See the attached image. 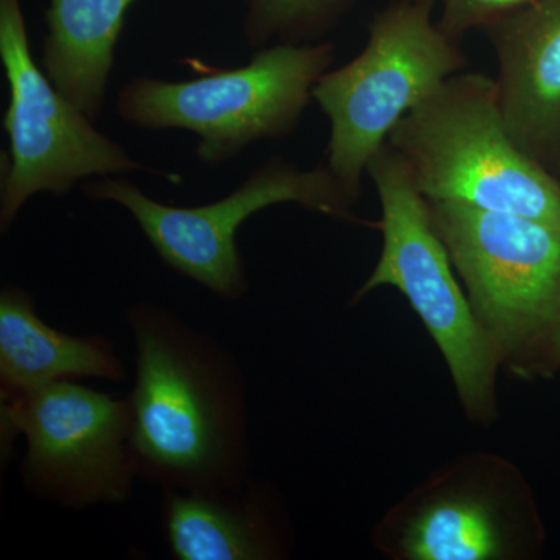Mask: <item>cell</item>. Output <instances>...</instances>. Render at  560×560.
I'll list each match as a JSON object with an SVG mask.
<instances>
[{"instance_id": "obj_7", "label": "cell", "mask_w": 560, "mask_h": 560, "mask_svg": "<svg viewBox=\"0 0 560 560\" xmlns=\"http://www.w3.org/2000/svg\"><path fill=\"white\" fill-rule=\"evenodd\" d=\"M83 190L91 200L127 210L168 268L223 301H241L248 293L237 232L250 217L271 206L298 205L331 219L357 221L353 208L359 205L326 165L302 171L279 154L261 162L226 197L194 208L153 200L121 176L88 180Z\"/></svg>"}, {"instance_id": "obj_16", "label": "cell", "mask_w": 560, "mask_h": 560, "mask_svg": "<svg viewBox=\"0 0 560 560\" xmlns=\"http://www.w3.org/2000/svg\"><path fill=\"white\" fill-rule=\"evenodd\" d=\"M440 10L438 27L448 38L460 43L467 33L482 31L512 11L529 5L534 0H430Z\"/></svg>"}, {"instance_id": "obj_3", "label": "cell", "mask_w": 560, "mask_h": 560, "mask_svg": "<svg viewBox=\"0 0 560 560\" xmlns=\"http://www.w3.org/2000/svg\"><path fill=\"white\" fill-rule=\"evenodd\" d=\"M388 143L427 201L560 228V180L511 138L488 73L463 70L445 80L397 124Z\"/></svg>"}, {"instance_id": "obj_9", "label": "cell", "mask_w": 560, "mask_h": 560, "mask_svg": "<svg viewBox=\"0 0 560 560\" xmlns=\"http://www.w3.org/2000/svg\"><path fill=\"white\" fill-rule=\"evenodd\" d=\"M0 60L10 90L3 114L9 151L3 153L0 179L2 235L36 195L65 197L83 179L160 173L97 130L36 65L22 0H0Z\"/></svg>"}, {"instance_id": "obj_14", "label": "cell", "mask_w": 560, "mask_h": 560, "mask_svg": "<svg viewBox=\"0 0 560 560\" xmlns=\"http://www.w3.org/2000/svg\"><path fill=\"white\" fill-rule=\"evenodd\" d=\"M136 0H49L40 68L90 119H101L125 16Z\"/></svg>"}, {"instance_id": "obj_18", "label": "cell", "mask_w": 560, "mask_h": 560, "mask_svg": "<svg viewBox=\"0 0 560 560\" xmlns=\"http://www.w3.org/2000/svg\"><path fill=\"white\" fill-rule=\"evenodd\" d=\"M555 175L558 176V179L560 180V161H559L558 168H556Z\"/></svg>"}, {"instance_id": "obj_11", "label": "cell", "mask_w": 560, "mask_h": 560, "mask_svg": "<svg viewBox=\"0 0 560 560\" xmlns=\"http://www.w3.org/2000/svg\"><path fill=\"white\" fill-rule=\"evenodd\" d=\"M497 58L504 124L530 160L560 161V0H534L482 28Z\"/></svg>"}, {"instance_id": "obj_8", "label": "cell", "mask_w": 560, "mask_h": 560, "mask_svg": "<svg viewBox=\"0 0 560 560\" xmlns=\"http://www.w3.org/2000/svg\"><path fill=\"white\" fill-rule=\"evenodd\" d=\"M372 544L393 560H528L544 526L521 469L493 453H467L433 471L390 508Z\"/></svg>"}, {"instance_id": "obj_10", "label": "cell", "mask_w": 560, "mask_h": 560, "mask_svg": "<svg viewBox=\"0 0 560 560\" xmlns=\"http://www.w3.org/2000/svg\"><path fill=\"white\" fill-rule=\"evenodd\" d=\"M131 427L128 397L116 399L75 381L0 399L2 456L24 436L22 482L38 499L68 510L131 499L139 477Z\"/></svg>"}, {"instance_id": "obj_5", "label": "cell", "mask_w": 560, "mask_h": 560, "mask_svg": "<svg viewBox=\"0 0 560 560\" xmlns=\"http://www.w3.org/2000/svg\"><path fill=\"white\" fill-rule=\"evenodd\" d=\"M366 175L381 201L383 245L374 271L355 291L352 304L382 287L399 290L440 348L467 418L490 425L499 418L501 361L456 280L429 201L389 143L372 158Z\"/></svg>"}, {"instance_id": "obj_4", "label": "cell", "mask_w": 560, "mask_h": 560, "mask_svg": "<svg viewBox=\"0 0 560 560\" xmlns=\"http://www.w3.org/2000/svg\"><path fill=\"white\" fill-rule=\"evenodd\" d=\"M434 11L430 0H393L368 24L360 54L327 70L313 90L330 125L324 165L357 202L368 165L397 124L466 69L459 43L438 27Z\"/></svg>"}, {"instance_id": "obj_17", "label": "cell", "mask_w": 560, "mask_h": 560, "mask_svg": "<svg viewBox=\"0 0 560 560\" xmlns=\"http://www.w3.org/2000/svg\"><path fill=\"white\" fill-rule=\"evenodd\" d=\"M560 370V329L552 338L544 360H541L539 375H550Z\"/></svg>"}, {"instance_id": "obj_13", "label": "cell", "mask_w": 560, "mask_h": 560, "mask_svg": "<svg viewBox=\"0 0 560 560\" xmlns=\"http://www.w3.org/2000/svg\"><path fill=\"white\" fill-rule=\"evenodd\" d=\"M79 378H127L114 342L54 329L40 319L31 291L7 283L0 290V399Z\"/></svg>"}, {"instance_id": "obj_2", "label": "cell", "mask_w": 560, "mask_h": 560, "mask_svg": "<svg viewBox=\"0 0 560 560\" xmlns=\"http://www.w3.org/2000/svg\"><path fill=\"white\" fill-rule=\"evenodd\" d=\"M335 57L334 43L320 40L271 44L238 68L189 60L198 72L189 80H128L117 95V116L139 130L191 132L198 160L217 167L253 143L293 135Z\"/></svg>"}, {"instance_id": "obj_1", "label": "cell", "mask_w": 560, "mask_h": 560, "mask_svg": "<svg viewBox=\"0 0 560 560\" xmlns=\"http://www.w3.org/2000/svg\"><path fill=\"white\" fill-rule=\"evenodd\" d=\"M130 401L136 470L162 492H213L250 478L245 371L226 346L178 313L135 302Z\"/></svg>"}, {"instance_id": "obj_15", "label": "cell", "mask_w": 560, "mask_h": 560, "mask_svg": "<svg viewBox=\"0 0 560 560\" xmlns=\"http://www.w3.org/2000/svg\"><path fill=\"white\" fill-rule=\"evenodd\" d=\"M360 0H243L242 36L250 50L327 40Z\"/></svg>"}, {"instance_id": "obj_6", "label": "cell", "mask_w": 560, "mask_h": 560, "mask_svg": "<svg viewBox=\"0 0 560 560\" xmlns=\"http://www.w3.org/2000/svg\"><path fill=\"white\" fill-rule=\"evenodd\" d=\"M429 205L501 366L536 377L560 329V228L458 202Z\"/></svg>"}, {"instance_id": "obj_12", "label": "cell", "mask_w": 560, "mask_h": 560, "mask_svg": "<svg viewBox=\"0 0 560 560\" xmlns=\"http://www.w3.org/2000/svg\"><path fill=\"white\" fill-rule=\"evenodd\" d=\"M162 529L178 560L289 558L291 529L279 493L254 480L213 492H162Z\"/></svg>"}]
</instances>
